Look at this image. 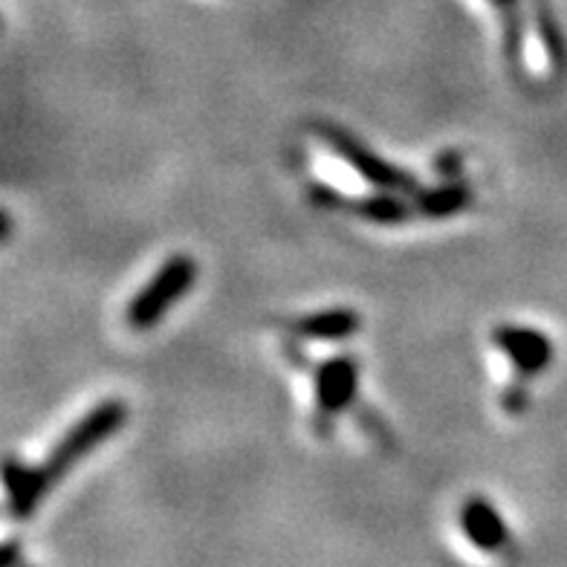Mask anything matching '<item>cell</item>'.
<instances>
[{
    "label": "cell",
    "mask_w": 567,
    "mask_h": 567,
    "mask_svg": "<svg viewBox=\"0 0 567 567\" xmlns=\"http://www.w3.org/2000/svg\"><path fill=\"white\" fill-rule=\"evenodd\" d=\"M18 559H21V545H18L16 538H9L7 545H3V556H0V565L12 567V565H18Z\"/></svg>",
    "instance_id": "9a60e30c"
},
{
    "label": "cell",
    "mask_w": 567,
    "mask_h": 567,
    "mask_svg": "<svg viewBox=\"0 0 567 567\" xmlns=\"http://www.w3.org/2000/svg\"><path fill=\"white\" fill-rule=\"evenodd\" d=\"M501 405H504V411L507 414H524L527 411V405H530V391H527V380H518L509 385L507 391H504V396H501Z\"/></svg>",
    "instance_id": "7c38bea8"
},
{
    "label": "cell",
    "mask_w": 567,
    "mask_h": 567,
    "mask_svg": "<svg viewBox=\"0 0 567 567\" xmlns=\"http://www.w3.org/2000/svg\"><path fill=\"white\" fill-rule=\"evenodd\" d=\"M197 281V261L192 255L177 252L172 258H165L159 269L145 281L140 292H136L131 305L125 310V321L131 330H151L157 328L159 321L168 316L174 305L183 296L192 292Z\"/></svg>",
    "instance_id": "7a4b0ae2"
},
{
    "label": "cell",
    "mask_w": 567,
    "mask_h": 567,
    "mask_svg": "<svg viewBox=\"0 0 567 567\" xmlns=\"http://www.w3.org/2000/svg\"><path fill=\"white\" fill-rule=\"evenodd\" d=\"M472 203H475V188L466 179L457 177H449L441 186L420 188L414 195L417 215L429 217V220H446V217L461 215V212L470 209Z\"/></svg>",
    "instance_id": "9c48e42d"
},
{
    "label": "cell",
    "mask_w": 567,
    "mask_h": 567,
    "mask_svg": "<svg viewBox=\"0 0 567 567\" xmlns=\"http://www.w3.org/2000/svg\"><path fill=\"white\" fill-rule=\"evenodd\" d=\"M299 344H301V339H299V337H292V342L284 344V353L290 357V362H292V365H296V368H299V371H310V362H307V353L299 351Z\"/></svg>",
    "instance_id": "5bb4252c"
},
{
    "label": "cell",
    "mask_w": 567,
    "mask_h": 567,
    "mask_svg": "<svg viewBox=\"0 0 567 567\" xmlns=\"http://www.w3.org/2000/svg\"><path fill=\"white\" fill-rule=\"evenodd\" d=\"M362 328V316L353 307H328L292 321V337L307 342H348Z\"/></svg>",
    "instance_id": "52a82bcc"
},
{
    "label": "cell",
    "mask_w": 567,
    "mask_h": 567,
    "mask_svg": "<svg viewBox=\"0 0 567 567\" xmlns=\"http://www.w3.org/2000/svg\"><path fill=\"white\" fill-rule=\"evenodd\" d=\"M493 3H495V7L501 9V16H504V12H507V0H493Z\"/></svg>",
    "instance_id": "e0dca14e"
},
{
    "label": "cell",
    "mask_w": 567,
    "mask_h": 567,
    "mask_svg": "<svg viewBox=\"0 0 567 567\" xmlns=\"http://www.w3.org/2000/svg\"><path fill=\"white\" fill-rule=\"evenodd\" d=\"M536 30L542 38V47H545L547 59H550V68L556 73H565L567 68V44L565 35H561V27L553 16V9L547 7L545 0H536Z\"/></svg>",
    "instance_id": "30bf717a"
},
{
    "label": "cell",
    "mask_w": 567,
    "mask_h": 567,
    "mask_svg": "<svg viewBox=\"0 0 567 567\" xmlns=\"http://www.w3.org/2000/svg\"><path fill=\"white\" fill-rule=\"evenodd\" d=\"M127 420V405L122 400H102L99 405L82 414L61 434L53 452L41 463L18 461L16 455H7L3 461V486H7V509L12 518L27 522L47 495L53 493L61 481L68 478L70 470H75L93 449H99L107 437L120 432Z\"/></svg>",
    "instance_id": "6da1fadb"
},
{
    "label": "cell",
    "mask_w": 567,
    "mask_h": 567,
    "mask_svg": "<svg viewBox=\"0 0 567 567\" xmlns=\"http://www.w3.org/2000/svg\"><path fill=\"white\" fill-rule=\"evenodd\" d=\"M493 344L507 357L515 377L522 380H536L556 357V348L545 330L527 328V324H498L493 330Z\"/></svg>",
    "instance_id": "5b68a950"
},
{
    "label": "cell",
    "mask_w": 567,
    "mask_h": 567,
    "mask_svg": "<svg viewBox=\"0 0 567 567\" xmlns=\"http://www.w3.org/2000/svg\"><path fill=\"white\" fill-rule=\"evenodd\" d=\"M457 518H461L463 536L470 538L472 547H478L481 553H504L513 545V533L493 501L475 495L463 504Z\"/></svg>",
    "instance_id": "8992f818"
},
{
    "label": "cell",
    "mask_w": 567,
    "mask_h": 567,
    "mask_svg": "<svg viewBox=\"0 0 567 567\" xmlns=\"http://www.w3.org/2000/svg\"><path fill=\"white\" fill-rule=\"evenodd\" d=\"M307 195H310V203H313L316 209L348 212V206H351V197L342 195V192H339L337 186H330V183H310Z\"/></svg>",
    "instance_id": "8fae6325"
},
{
    "label": "cell",
    "mask_w": 567,
    "mask_h": 567,
    "mask_svg": "<svg viewBox=\"0 0 567 567\" xmlns=\"http://www.w3.org/2000/svg\"><path fill=\"white\" fill-rule=\"evenodd\" d=\"M359 394V362L353 353H337L313 368V400H316V432L330 437L333 420L353 409Z\"/></svg>",
    "instance_id": "277c9868"
},
{
    "label": "cell",
    "mask_w": 567,
    "mask_h": 567,
    "mask_svg": "<svg viewBox=\"0 0 567 567\" xmlns=\"http://www.w3.org/2000/svg\"><path fill=\"white\" fill-rule=\"evenodd\" d=\"M313 131L321 142H328L339 159H344L359 177L365 179L368 186L391 188V192H403V195H417L420 188H423L414 174L380 157L377 151L368 148L365 142L357 140L348 127H339L333 122H316Z\"/></svg>",
    "instance_id": "3957f363"
},
{
    "label": "cell",
    "mask_w": 567,
    "mask_h": 567,
    "mask_svg": "<svg viewBox=\"0 0 567 567\" xmlns=\"http://www.w3.org/2000/svg\"><path fill=\"white\" fill-rule=\"evenodd\" d=\"M434 168H437L443 177H461L463 157L457 151H443L441 157H434Z\"/></svg>",
    "instance_id": "4fadbf2b"
},
{
    "label": "cell",
    "mask_w": 567,
    "mask_h": 567,
    "mask_svg": "<svg viewBox=\"0 0 567 567\" xmlns=\"http://www.w3.org/2000/svg\"><path fill=\"white\" fill-rule=\"evenodd\" d=\"M348 212L373 226H403L420 217L417 206H414V195L391 192V188H377L373 195L351 197Z\"/></svg>",
    "instance_id": "ba28073f"
},
{
    "label": "cell",
    "mask_w": 567,
    "mask_h": 567,
    "mask_svg": "<svg viewBox=\"0 0 567 567\" xmlns=\"http://www.w3.org/2000/svg\"><path fill=\"white\" fill-rule=\"evenodd\" d=\"M9 235H12V217L3 215V240H9Z\"/></svg>",
    "instance_id": "2e32d148"
}]
</instances>
